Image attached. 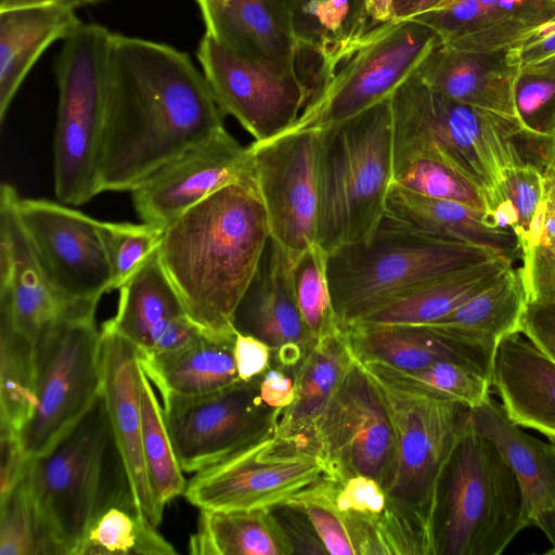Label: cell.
I'll return each instance as SVG.
<instances>
[{
  "mask_svg": "<svg viewBox=\"0 0 555 555\" xmlns=\"http://www.w3.org/2000/svg\"><path fill=\"white\" fill-rule=\"evenodd\" d=\"M204 74L168 44L113 35L100 192L133 190L223 128Z\"/></svg>",
  "mask_w": 555,
  "mask_h": 555,
  "instance_id": "1",
  "label": "cell"
},
{
  "mask_svg": "<svg viewBox=\"0 0 555 555\" xmlns=\"http://www.w3.org/2000/svg\"><path fill=\"white\" fill-rule=\"evenodd\" d=\"M269 236L258 191L241 184L214 193L164 231L159 259L202 331L235 337L234 312Z\"/></svg>",
  "mask_w": 555,
  "mask_h": 555,
  "instance_id": "2",
  "label": "cell"
},
{
  "mask_svg": "<svg viewBox=\"0 0 555 555\" xmlns=\"http://www.w3.org/2000/svg\"><path fill=\"white\" fill-rule=\"evenodd\" d=\"M393 172L417 159L443 163L489 198L504 169L551 166L554 139L533 134L516 117L443 95L413 74L391 94ZM489 205V203H488Z\"/></svg>",
  "mask_w": 555,
  "mask_h": 555,
  "instance_id": "3",
  "label": "cell"
},
{
  "mask_svg": "<svg viewBox=\"0 0 555 555\" xmlns=\"http://www.w3.org/2000/svg\"><path fill=\"white\" fill-rule=\"evenodd\" d=\"M440 43L423 23L371 26L359 15L346 30L315 43L321 61L311 96L284 132L319 130L354 117L390 96Z\"/></svg>",
  "mask_w": 555,
  "mask_h": 555,
  "instance_id": "4",
  "label": "cell"
},
{
  "mask_svg": "<svg viewBox=\"0 0 555 555\" xmlns=\"http://www.w3.org/2000/svg\"><path fill=\"white\" fill-rule=\"evenodd\" d=\"M25 478L59 555H75L109 506L135 504L101 393L48 453L29 460Z\"/></svg>",
  "mask_w": 555,
  "mask_h": 555,
  "instance_id": "5",
  "label": "cell"
},
{
  "mask_svg": "<svg viewBox=\"0 0 555 555\" xmlns=\"http://www.w3.org/2000/svg\"><path fill=\"white\" fill-rule=\"evenodd\" d=\"M390 96L318 130L317 243L326 253L367 238L384 217L393 180Z\"/></svg>",
  "mask_w": 555,
  "mask_h": 555,
  "instance_id": "6",
  "label": "cell"
},
{
  "mask_svg": "<svg viewBox=\"0 0 555 555\" xmlns=\"http://www.w3.org/2000/svg\"><path fill=\"white\" fill-rule=\"evenodd\" d=\"M502 257L487 248L414 232L382 218L365 240L327 253V276L341 328L430 281Z\"/></svg>",
  "mask_w": 555,
  "mask_h": 555,
  "instance_id": "7",
  "label": "cell"
},
{
  "mask_svg": "<svg viewBox=\"0 0 555 555\" xmlns=\"http://www.w3.org/2000/svg\"><path fill=\"white\" fill-rule=\"evenodd\" d=\"M437 555H500L528 527L521 491L496 446L469 411L437 491Z\"/></svg>",
  "mask_w": 555,
  "mask_h": 555,
  "instance_id": "8",
  "label": "cell"
},
{
  "mask_svg": "<svg viewBox=\"0 0 555 555\" xmlns=\"http://www.w3.org/2000/svg\"><path fill=\"white\" fill-rule=\"evenodd\" d=\"M114 33L81 23L56 60L57 113L53 140L57 202L79 206L100 194L102 153Z\"/></svg>",
  "mask_w": 555,
  "mask_h": 555,
  "instance_id": "9",
  "label": "cell"
},
{
  "mask_svg": "<svg viewBox=\"0 0 555 555\" xmlns=\"http://www.w3.org/2000/svg\"><path fill=\"white\" fill-rule=\"evenodd\" d=\"M247 447L195 473L183 495L199 509H251L294 505L346 477L314 443L284 437L276 415Z\"/></svg>",
  "mask_w": 555,
  "mask_h": 555,
  "instance_id": "10",
  "label": "cell"
},
{
  "mask_svg": "<svg viewBox=\"0 0 555 555\" xmlns=\"http://www.w3.org/2000/svg\"><path fill=\"white\" fill-rule=\"evenodd\" d=\"M362 367L380 397L392 431V457L383 488L389 498L435 520L438 483L469 408Z\"/></svg>",
  "mask_w": 555,
  "mask_h": 555,
  "instance_id": "11",
  "label": "cell"
},
{
  "mask_svg": "<svg viewBox=\"0 0 555 555\" xmlns=\"http://www.w3.org/2000/svg\"><path fill=\"white\" fill-rule=\"evenodd\" d=\"M37 404L20 433L29 457L48 453L101 393L95 315L65 320L35 341Z\"/></svg>",
  "mask_w": 555,
  "mask_h": 555,
  "instance_id": "12",
  "label": "cell"
},
{
  "mask_svg": "<svg viewBox=\"0 0 555 555\" xmlns=\"http://www.w3.org/2000/svg\"><path fill=\"white\" fill-rule=\"evenodd\" d=\"M197 59L223 115L233 116L255 141L270 140L292 127L312 90L296 62L242 56L205 34Z\"/></svg>",
  "mask_w": 555,
  "mask_h": 555,
  "instance_id": "13",
  "label": "cell"
},
{
  "mask_svg": "<svg viewBox=\"0 0 555 555\" xmlns=\"http://www.w3.org/2000/svg\"><path fill=\"white\" fill-rule=\"evenodd\" d=\"M260 378V377H259ZM259 378L195 396H162L173 451L183 473H196L258 439L275 410L259 397Z\"/></svg>",
  "mask_w": 555,
  "mask_h": 555,
  "instance_id": "14",
  "label": "cell"
},
{
  "mask_svg": "<svg viewBox=\"0 0 555 555\" xmlns=\"http://www.w3.org/2000/svg\"><path fill=\"white\" fill-rule=\"evenodd\" d=\"M17 210L54 289L70 304L98 307L102 295L112 291L99 220L44 198L20 197Z\"/></svg>",
  "mask_w": 555,
  "mask_h": 555,
  "instance_id": "15",
  "label": "cell"
},
{
  "mask_svg": "<svg viewBox=\"0 0 555 555\" xmlns=\"http://www.w3.org/2000/svg\"><path fill=\"white\" fill-rule=\"evenodd\" d=\"M249 150L270 236L297 255L317 243L319 131L283 132Z\"/></svg>",
  "mask_w": 555,
  "mask_h": 555,
  "instance_id": "16",
  "label": "cell"
},
{
  "mask_svg": "<svg viewBox=\"0 0 555 555\" xmlns=\"http://www.w3.org/2000/svg\"><path fill=\"white\" fill-rule=\"evenodd\" d=\"M233 184L258 191L249 146L223 127L158 167L130 193L141 221L165 231L186 210Z\"/></svg>",
  "mask_w": 555,
  "mask_h": 555,
  "instance_id": "17",
  "label": "cell"
},
{
  "mask_svg": "<svg viewBox=\"0 0 555 555\" xmlns=\"http://www.w3.org/2000/svg\"><path fill=\"white\" fill-rule=\"evenodd\" d=\"M313 440L346 479L365 475L383 487L392 457V431L380 397L358 358L317 422Z\"/></svg>",
  "mask_w": 555,
  "mask_h": 555,
  "instance_id": "18",
  "label": "cell"
},
{
  "mask_svg": "<svg viewBox=\"0 0 555 555\" xmlns=\"http://www.w3.org/2000/svg\"><path fill=\"white\" fill-rule=\"evenodd\" d=\"M100 370L101 395L135 505L157 527L164 509L153 493L143 454L140 352L108 320L101 328Z\"/></svg>",
  "mask_w": 555,
  "mask_h": 555,
  "instance_id": "19",
  "label": "cell"
},
{
  "mask_svg": "<svg viewBox=\"0 0 555 555\" xmlns=\"http://www.w3.org/2000/svg\"><path fill=\"white\" fill-rule=\"evenodd\" d=\"M18 199L12 184H1L0 283L10 286L15 321L35 341L65 320L95 315L96 307L70 304L54 289L21 222Z\"/></svg>",
  "mask_w": 555,
  "mask_h": 555,
  "instance_id": "20",
  "label": "cell"
},
{
  "mask_svg": "<svg viewBox=\"0 0 555 555\" xmlns=\"http://www.w3.org/2000/svg\"><path fill=\"white\" fill-rule=\"evenodd\" d=\"M294 257L269 236L258 268L233 317L235 331L263 340L286 366L297 364L315 341L308 333L295 300L291 275Z\"/></svg>",
  "mask_w": 555,
  "mask_h": 555,
  "instance_id": "21",
  "label": "cell"
},
{
  "mask_svg": "<svg viewBox=\"0 0 555 555\" xmlns=\"http://www.w3.org/2000/svg\"><path fill=\"white\" fill-rule=\"evenodd\" d=\"M118 292L117 311L108 321L140 353L181 347L202 331L188 315L158 251Z\"/></svg>",
  "mask_w": 555,
  "mask_h": 555,
  "instance_id": "22",
  "label": "cell"
},
{
  "mask_svg": "<svg viewBox=\"0 0 555 555\" xmlns=\"http://www.w3.org/2000/svg\"><path fill=\"white\" fill-rule=\"evenodd\" d=\"M207 35L257 61L296 62L309 41L287 0H196Z\"/></svg>",
  "mask_w": 555,
  "mask_h": 555,
  "instance_id": "23",
  "label": "cell"
},
{
  "mask_svg": "<svg viewBox=\"0 0 555 555\" xmlns=\"http://www.w3.org/2000/svg\"><path fill=\"white\" fill-rule=\"evenodd\" d=\"M475 429L490 439L518 481L528 527H538L555 547V442L526 434L490 397L469 409Z\"/></svg>",
  "mask_w": 555,
  "mask_h": 555,
  "instance_id": "24",
  "label": "cell"
},
{
  "mask_svg": "<svg viewBox=\"0 0 555 555\" xmlns=\"http://www.w3.org/2000/svg\"><path fill=\"white\" fill-rule=\"evenodd\" d=\"M519 70L508 56V48L474 52L440 43L416 75L427 87L455 101L516 117L513 90Z\"/></svg>",
  "mask_w": 555,
  "mask_h": 555,
  "instance_id": "25",
  "label": "cell"
},
{
  "mask_svg": "<svg viewBox=\"0 0 555 555\" xmlns=\"http://www.w3.org/2000/svg\"><path fill=\"white\" fill-rule=\"evenodd\" d=\"M492 386L513 423L555 442V361L520 332L498 344Z\"/></svg>",
  "mask_w": 555,
  "mask_h": 555,
  "instance_id": "26",
  "label": "cell"
},
{
  "mask_svg": "<svg viewBox=\"0 0 555 555\" xmlns=\"http://www.w3.org/2000/svg\"><path fill=\"white\" fill-rule=\"evenodd\" d=\"M384 216L426 236L483 247L512 262L521 258L520 244L514 232L492 225L486 211L428 197L393 181L388 190Z\"/></svg>",
  "mask_w": 555,
  "mask_h": 555,
  "instance_id": "27",
  "label": "cell"
},
{
  "mask_svg": "<svg viewBox=\"0 0 555 555\" xmlns=\"http://www.w3.org/2000/svg\"><path fill=\"white\" fill-rule=\"evenodd\" d=\"M81 22L75 9L39 4L0 10V121L22 82L46 49Z\"/></svg>",
  "mask_w": 555,
  "mask_h": 555,
  "instance_id": "28",
  "label": "cell"
},
{
  "mask_svg": "<svg viewBox=\"0 0 555 555\" xmlns=\"http://www.w3.org/2000/svg\"><path fill=\"white\" fill-rule=\"evenodd\" d=\"M356 359L349 336L343 328L314 341L295 365L296 399L287 409L278 411V433L317 444L314 426Z\"/></svg>",
  "mask_w": 555,
  "mask_h": 555,
  "instance_id": "29",
  "label": "cell"
},
{
  "mask_svg": "<svg viewBox=\"0 0 555 555\" xmlns=\"http://www.w3.org/2000/svg\"><path fill=\"white\" fill-rule=\"evenodd\" d=\"M234 338L201 331L181 347L140 353V363L160 396L212 392L241 382L233 357Z\"/></svg>",
  "mask_w": 555,
  "mask_h": 555,
  "instance_id": "30",
  "label": "cell"
},
{
  "mask_svg": "<svg viewBox=\"0 0 555 555\" xmlns=\"http://www.w3.org/2000/svg\"><path fill=\"white\" fill-rule=\"evenodd\" d=\"M512 263L504 257H494L446 274L362 318L350 326L433 323L495 283L513 266Z\"/></svg>",
  "mask_w": 555,
  "mask_h": 555,
  "instance_id": "31",
  "label": "cell"
},
{
  "mask_svg": "<svg viewBox=\"0 0 555 555\" xmlns=\"http://www.w3.org/2000/svg\"><path fill=\"white\" fill-rule=\"evenodd\" d=\"M197 555H289L294 546L271 508L201 509L190 538Z\"/></svg>",
  "mask_w": 555,
  "mask_h": 555,
  "instance_id": "32",
  "label": "cell"
},
{
  "mask_svg": "<svg viewBox=\"0 0 555 555\" xmlns=\"http://www.w3.org/2000/svg\"><path fill=\"white\" fill-rule=\"evenodd\" d=\"M36 404L35 343L15 321L10 286L0 283V424L20 434Z\"/></svg>",
  "mask_w": 555,
  "mask_h": 555,
  "instance_id": "33",
  "label": "cell"
},
{
  "mask_svg": "<svg viewBox=\"0 0 555 555\" xmlns=\"http://www.w3.org/2000/svg\"><path fill=\"white\" fill-rule=\"evenodd\" d=\"M526 305L527 295L519 270L512 266L491 286L428 324L499 344L504 337L520 331Z\"/></svg>",
  "mask_w": 555,
  "mask_h": 555,
  "instance_id": "34",
  "label": "cell"
},
{
  "mask_svg": "<svg viewBox=\"0 0 555 555\" xmlns=\"http://www.w3.org/2000/svg\"><path fill=\"white\" fill-rule=\"evenodd\" d=\"M170 544L134 503L116 504L87 530L75 555H172Z\"/></svg>",
  "mask_w": 555,
  "mask_h": 555,
  "instance_id": "35",
  "label": "cell"
},
{
  "mask_svg": "<svg viewBox=\"0 0 555 555\" xmlns=\"http://www.w3.org/2000/svg\"><path fill=\"white\" fill-rule=\"evenodd\" d=\"M358 360L365 369L392 383L461 403L469 409L487 400L492 387L490 376L456 361H438L420 370L405 371L370 359Z\"/></svg>",
  "mask_w": 555,
  "mask_h": 555,
  "instance_id": "36",
  "label": "cell"
},
{
  "mask_svg": "<svg viewBox=\"0 0 555 555\" xmlns=\"http://www.w3.org/2000/svg\"><path fill=\"white\" fill-rule=\"evenodd\" d=\"M140 391L145 466L155 499L164 509L168 502L184 493L188 481L173 451L163 406L143 369Z\"/></svg>",
  "mask_w": 555,
  "mask_h": 555,
  "instance_id": "37",
  "label": "cell"
},
{
  "mask_svg": "<svg viewBox=\"0 0 555 555\" xmlns=\"http://www.w3.org/2000/svg\"><path fill=\"white\" fill-rule=\"evenodd\" d=\"M544 175L533 165L504 169L488 198V220L494 227L512 230L521 250L544 201Z\"/></svg>",
  "mask_w": 555,
  "mask_h": 555,
  "instance_id": "38",
  "label": "cell"
},
{
  "mask_svg": "<svg viewBox=\"0 0 555 555\" xmlns=\"http://www.w3.org/2000/svg\"><path fill=\"white\" fill-rule=\"evenodd\" d=\"M291 275L295 300L310 336L317 341L340 330L328 283L327 253L315 243L295 255Z\"/></svg>",
  "mask_w": 555,
  "mask_h": 555,
  "instance_id": "39",
  "label": "cell"
},
{
  "mask_svg": "<svg viewBox=\"0 0 555 555\" xmlns=\"http://www.w3.org/2000/svg\"><path fill=\"white\" fill-rule=\"evenodd\" d=\"M544 177V201L521 250L522 267L518 269L528 302L555 299V169L550 166Z\"/></svg>",
  "mask_w": 555,
  "mask_h": 555,
  "instance_id": "40",
  "label": "cell"
},
{
  "mask_svg": "<svg viewBox=\"0 0 555 555\" xmlns=\"http://www.w3.org/2000/svg\"><path fill=\"white\" fill-rule=\"evenodd\" d=\"M0 555H59L25 475L0 496Z\"/></svg>",
  "mask_w": 555,
  "mask_h": 555,
  "instance_id": "41",
  "label": "cell"
},
{
  "mask_svg": "<svg viewBox=\"0 0 555 555\" xmlns=\"http://www.w3.org/2000/svg\"><path fill=\"white\" fill-rule=\"evenodd\" d=\"M112 276V291L118 289L159 249L164 230L147 223L99 221Z\"/></svg>",
  "mask_w": 555,
  "mask_h": 555,
  "instance_id": "42",
  "label": "cell"
},
{
  "mask_svg": "<svg viewBox=\"0 0 555 555\" xmlns=\"http://www.w3.org/2000/svg\"><path fill=\"white\" fill-rule=\"evenodd\" d=\"M392 181L428 197L462 203L486 212L488 210L485 191L460 171L440 162H412L396 170Z\"/></svg>",
  "mask_w": 555,
  "mask_h": 555,
  "instance_id": "43",
  "label": "cell"
},
{
  "mask_svg": "<svg viewBox=\"0 0 555 555\" xmlns=\"http://www.w3.org/2000/svg\"><path fill=\"white\" fill-rule=\"evenodd\" d=\"M513 101L515 116L524 129L555 138V66L520 68Z\"/></svg>",
  "mask_w": 555,
  "mask_h": 555,
  "instance_id": "44",
  "label": "cell"
},
{
  "mask_svg": "<svg viewBox=\"0 0 555 555\" xmlns=\"http://www.w3.org/2000/svg\"><path fill=\"white\" fill-rule=\"evenodd\" d=\"M341 485L318 490L293 506L306 514L328 554L357 555L345 517L334 501Z\"/></svg>",
  "mask_w": 555,
  "mask_h": 555,
  "instance_id": "45",
  "label": "cell"
},
{
  "mask_svg": "<svg viewBox=\"0 0 555 555\" xmlns=\"http://www.w3.org/2000/svg\"><path fill=\"white\" fill-rule=\"evenodd\" d=\"M334 501L343 514L375 516L384 512L388 496L376 479L354 475L347 478L338 488Z\"/></svg>",
  "mask_w": 555,
  "mask_h": 555,
  "instance_id": "46",
  "label": "cell"
},
{
  "mask_svg": "<svg viewBox=\"0 0 555 555\" xmlns=\"http://www.w3.org/2000/svg\"><path fill=\"white\" fill-rule=\"evenodd\" d=\"M508 56L519 68L555 66V15L509 47Z\"/></svg>",
  "mask_w": 555,
  "mask_h": 555,
  "instance_id": "47",
  "label": "cell"
},
{
  "mask_svg": "<svg viewBox=\"0 0 555 555\" xmlns=\"http://www.w3.org/2000/svg\"><path fill=\"white\" fill-rule=\"evenodd\" d=\"M519 332L555 361V299L527 301Z\"/></svg>",
  "mask_w": 555,
  "mask_h": 555,
  "instance_id": "48",
  "label": "cell"
},
{
  "mask_svg": "<svg viewBox=\"0 0 555 555\" xmlns=\"http://www.w3.org/2000/svg\"><path fill=\"white\" fill-rule=\"evenodd\" d=\"M297 15L300 14L315 21L319 26L317 41L335 36L348 27L346 20L350 11V0H287Z\"/></svg>",
  "mask_w": 555,
  "mask_h": 555,
  "instance_id": "49",
  "label": "cell"
},
{
  "mask_svg": "<svg viewBox=\"0 0 555 555\" xmlns=\"http://www.w3.org/2000/svg\"><path fill=\"white\" fill-rule=\"evenodd\" d=\"M272 351L263 340L236 331L233 357L240 379L250 382L261 377L269 370Z\"/></svg>",
  "mask_w": 555,
  "mask_h": 555,
  "instance_id": "50",
  "label": "cell"
},
{
  "mask_svg": "<svg viewBox=\"0 0 555 555\" xmlns=\"http://www.w3.org/2000/svg\"><path fill=\"white\" fill-rule=\"evenodd\" d=\"M0 496L9 492L25 475L29 460L20 434L0 424Z\"/></svg>",
  "mask_w": 555,
  "mask_h": 555,
  "instance_id": "51",
  "label": "cell"
},
{
  "mask_svg": "<svg viewBox=\"0 0 555 555\" xmlns=\"http://www.w3.org/2000/svg\"><path fill=\"white\" fill-rule=\"evenodd\" d=\"M258 389L261 401L270 409L285 410L296 399L294 378L279 369H269L259 378Z\"/></svg>",
  "mask_w": 555,
  "mask_h": 555,
  "instance_id": "52",
  "label": "cell"
},
{
  "mask_svg": "<svg viewBox=\"0 0 555 555\" xmlns=\"http://www.w3.org/2000/svg\"><path fill=\"white\" fill-rule=\"evenodd\" d=\"M444 0H392L395 22L411 20L439 5Z\"/></svg>",
  "mask_w": 555,
  "mask_h": 555,
  "instance_id": "53",
  "label": "cell"
},
{
  "mask_svg": "<svg viewBox=\"0 0 555 555\" xmlns=\"http://www.w3.org/2000/svg\"><path fill=\"white\" fill-rule=\"evenodd\" d=\"M369 25L395 21L392 0H364L362 13Z\"/></svg>",
  "mask_w": 555,
  "mask_h": 555,
  "instance_id": "54",
  "label": "cell"
},
{
  "mask_svg": "<svg viewBox=\"0 0 555 555\" xmlns=\"http://www.w3.org/2000/svg\"><path fill=\"white\" fill-rule=\"evenodd\" d=\"M96 1L99 0H1L0 10L39 4H62L76 10L77 8L94 3Z\"/></svg>",
  "mask_w": 555,
  "mask_h": 555,
  "instance_id": "55",
  "label": "cell"
},
{
  "mask_svg": "<svg viewBox=\"0 0 555 555\" xmlns=\"http://www.w3.org/2000/svg\"><path fill=\"white\" fill-rule=\"evenodd\" d=\"M551 167H553L555 169V140H554V147H553V155H552Z\"/></svg>",
  "mask_w": 555,
  "mask_h": 555,
  "instance_id": "56",
  "label": "cell"
},
{
  "mask_svg": "<svg viewBox=\"0 0 555 555\" xmlns=\"http://www.w3.org/2000/svg\"><path fill=\"white\" fill-rule=\"evenodd\" d=\"M546 554L555 555V547H552L550 551L546 552Z\"/></svg>",
  "mask_w": 555,
  "mask_h": 555,
  "instance_id": "57",
  "label": "cell"
},
{
  "mask_svg": "<svg viewBox=\"0 0 555 555\" xmlns=\"http://www.w3.org/2000/svg\"><path fill=\"white\" fill-rule=\"evenodd\" d=\"M553 1H555V0H553Z\"/></svg>",
  "mask_w": 555,
  "mask_h": 555,
  "instance_id": "58",
  "label": "cell"
}]
</instances>
